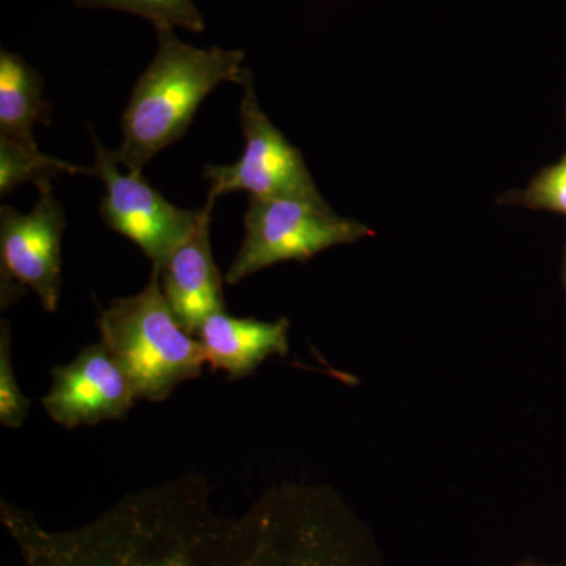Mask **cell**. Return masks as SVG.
I'll use <instances>...</instances> for the list:
<instances>
[{"instance_id": "obj_11", "label": "cell", "mask_w": 566, "mask_h": 566, "mask_svg": "<svg viewBox=\"0 0 566 566\" xmlns=\"http://www.w3.org/2000/svg\"><path fill=\"white\" fill-rule=\"evenodd\" d=\"M43 77L22 55L0 51V137L36 148L33 128L50 125L52 106L44 99Z\"/></svg>"}, {"instance_id": "obj_13", "label": "cell", "mask_w": 566, "mask_h": 566, "mask_svg": "<svg viewBox=\"0 0 566 566\" xmlns=\"http://www.w3.org/2000/svg\"><path fill=\"white\" fill-rule=\"evenodd\" d=\"M84 10H115L150 21L155 28L170 25L191 32L205 31V18L193 0H73Z\"/></svg>"}, {"instance_id": "obj_8", "label": "cell", "mask_w": 566, "mask_h": 566, "mask_svg": "<svg viewBox=\"0 0 566 566\" xmlns=\"http://www.w3.org/2000/svg\"><path fill=\"white\" fill-rule=\"evenodd\" d=\"M139 400L128 376L106 346L81 349L71 363L52 370V386L41 405L66 430L91 427L128 415Z\"/></svg>"}, {"instance_id": "obj_2", "label": "cell", "mask_w": 566, "mask_h": 566, "mask_svg": "<svg viewBox=\"0 0 566 566\" xmlns=\"http://www.w3.org/2000/svg\"><path fill=\"white\" fill-rule=\"evenodd\" d=\"M155 31V57L134 84L122 115L123 142L114 150L129 172H144L155 156L185 136L214 88L223 82L240 85L248 71L244 51L193 46L170 25Z\"/></svg>"}, {"instance_id": "obj_10", "label": "cell", "mask_w": 566, "mask_h": 566, "mask_svg": "<svg viewBox=\"0 0 566 566\" xmlns=\"http://www.w3.org/2000/svg\"><path fill=\"white\" fill-rule=\"evenodd\" d=\"M290 323L237 318L218 312L208 316L197 331L212 370H222L230 379L252 375L271 356H286L290 349Z\"/></svg>"}, {"instance_id": "obj_1", "label": "cell", "mask_w": 566, "mask_h": 566, "mask_svg": "<svg viewBox=\"0 0 566 566\" xmlns=\"http://www.w3.org/2000/svg\"><path fill=\"white\" fill-rule=\"evenodd\" d=\"M24 566H381L374 539L329 488L275 486L223 515L200 476L126 494L81 526L48 528L2 501Z\"/></svg>"}, {"instance_id": "obj_9", "label": "cell", "mask_w": 566, "mask_h": 566, "mask_svg": "<svg viewBox=\"0 0 566 566\" xmlns=\"http://www.w3.org/2000/svg\"><path fill=\"white\" fill-rule=\"evenodd\" d=\"M200 208L199 221L180 244L175 245L158 270L164 296L181 326L196 337L205 319L223 312L222 277L211 251V211Z\"/></svg>"}, {"instance_id": "obj_16", "label": "cell", "mask_w": 566, "mask_h": 566, "mask_svg": "<svg viewBox=\"0 0 566 566\" xmlns=\"http://www.w3.org/2000/svg\"><path fill=\"white\" fill-rule=\"evenodd\" d=\"M515 566H549V565H538V564H521Z\"/></svg>"}, {"instance_id": "obj_14", "label": "cell", "mask_w": 566, "mask_h": 566, "mask_svg": "<svg viewBox=\"0 0 566 566\" xmlns=\"http://www.w3.org/2000/svg\"><path fill=\"white\" fill-rule=\"evenodd\" d=\"M497 203L566 216V155L536 174L526 188L502 193Z\"/></svg>"}, {"instance_id": "obj_6", "label": "cell", "mask_w": 566, "mask_h": 566, "mask_svg": "<svg viewBox=\"0 0 566 566\" xmlns=\"http://www.w3.org/2000/svg\"><path fill=\"white\" fill-rule=\"evenodd\" d=\"M39 202L29 212L0 208V293L2 307L17 303L25 290L54 314L61 303L62 241L65 211L52 185L40 186Z\"/></svg>"}, {"instance_id": "obj_12", "label": "cell", "mask_w": 566, "mask_h": 566, "mask_svg": "<svg viewBox=\"0 0 566 566\" xmlns=\"http://www.w3.org/2000/svg\"><path fill=\"white\" fill-rule=\"evenodd\" d=\"M59 174L93 175L92 167L76 166L0 137V193L7 196L24 182H35L36 188L48 185Z\"/></svg>"}, {"instance_id": "obj_3", "label": "cell", "mask_w": 566, "mask_h": 566, "mask_svg": "<svg viewBox=\"0 0 566 566\" xmlns=\"http://www.w3.org/2000/svg\"><path fill=\"white\" fill-rule=\"evenodd\" d=\"M96 323L99 342L142 400H167L181 382L199 378L207 365L202 344L178 322L155 268L139 293L112 301Z\"/></svg>"}, {"instance_id": "obj_18", "label": "cell", "mask_w": 566, "mask_h": 566, "mask_svg": "<svg viewBox=\"0 0 566 566\" xmlns=\"http://www.w3.org/2000/svg\"><path fill=\"white\" fill-rule=\"evenodd\" d=\"M565 117H566V109H565Z\"/></svg>"}, {"instance_id": "obj_17", "label": "cell", "mask_w": 566, "mask_h": 566, "mask_svg": "<svg viewBox=\"0 0 566 566\" xmlns=\"http://www.w3.org/2000/svg\"><path fill=\"white\" fill-rule=\"evenodd\" d=\"M564 277H565V285H566V255H565Z\"/></svg>"}, {"instance_id": "obj_5", "label": "cell", "mask_w": 566, "mask_h": 566, "mask_svg": "<svg viewBox=\"0 0 566 566\" xmlns=\"http://www.w3.org/2000/svg\"><path fill=\"white\" fill-rule=\"evenodd\" d=\"M240 85L243 88L240 117L244 151L230 166H205V180L210 185L207 202L214 203L226 193L243 191L259 199H297L327 205L301 151L260 106L251 70L245 71Z\"/></svg>"}, {"instance_id": "obj_15", "label": "cell", "mask_w": 566, "mask_h": 566, "mask_svg": "<svg viewBox=\"0 0 566 566\" xmlns=\"http://www.w3.org/2000/svg\"><path fill=\"white\" fill-rule=\"evenodd\" d=\"M31 400L22 394L14 376L11 360L9 323L0 327V423L7 428H20L31 411Z\"/></svg>"}, {"instance_id": "obj_4", "label": "cell", "mask_w": 566, "mask_h": 566, "mask_svg": "<svg viewBox=\"0 0 566 566\" xmlns=\"http://www.w3.org/2000/svg\"><path fill=\"white\" fill-rule=\"evenodd\" d=\"M374 233L365 223L338 216L329 205L249 197L243 244L226 281L237 285L277 263H307L327 249L357 243Z\"/></svg>"}, {"instance_id": "obj_7", "label": "cell", "mask_w": 566, "mask_h": 566, "mask_svg": "<svg viewBox=\"0 0 566 566\" xmlns=\"http://www.w3.org/2000/svg\"><path fill=\"white\" fill-rule=\"evenodd\" d=\"M93 177L104 182L106 196L99 205L104 223L136 244L153 268H159L199 221L200 210L175 207L139 172L120 169L114 150L96 139Z\"/></svg>"}]
</instances>
